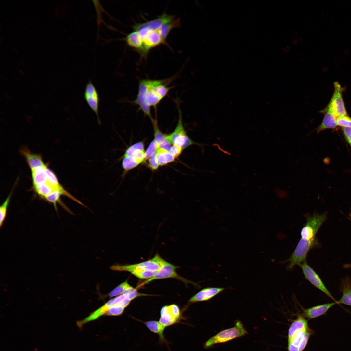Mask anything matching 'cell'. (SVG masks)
<instances>
[{
    "mask_svg": "<svg viewBox=\"0 0 351 351\" xmlns=\"http://www.w3.org/2000/svg\"><path fill=\"white\" fill-rule=\"evenodd\" d=\"M333 76L339 77L342 74L351 72V58L340 59L332 65Z\"/></svg>",
    "mask_w": 351,
    "mask_h": 351,
    "instance_id": "cell-4",
    "label": "cell"
},
{
    "mask_svg": "<svg viewBox=\"0 0 351 351\" xmlns=\"http://www.w3.org/2000/svg\"><path fill=\"white\" fill-rule=\"evenodd\" d=\"M313 100L322 115L341 126L351 137V94L343 79L335 77L319 86Z\"/></svg>",
    "mask_w": 351,
    "mask_h": 351,
    "instance_id": "cell-2",
    "label": "cell"
},
{
    "mask_svg": "<svg viewBox=\"0 0 351 351\" xmlns=\"http://www.w3.org/2000/svg\"><path fill=\"white\" fill-rule=\"evenodd\" d=\"M333 260L345 263L348 267V274L351 275V201L346 213V222L343 239L340 247L336 252L330 254Z\"/></svg>",
    "mask_w": 351,
    "mask_h": 351,
    "instance_id": "cell-3",
    "label": "cell"
},
{
    "mask_svg": "<svg viewBox=\"0 0 351 351\" xmlns=\"http://www.w3.org/2000/svg\"><path fill=\"white\" fill-rule=\"evenodd\" d=\"M210 245L243 293L245 308L252 311L247 284L249 247L247 235L234 210L223 202L215 215Z\"/></svg>",
    "mask_w": 351,
    "mask_h": 351,
    "instance_id": "cell-1",
    "label": "cell"
}]
</instances>
